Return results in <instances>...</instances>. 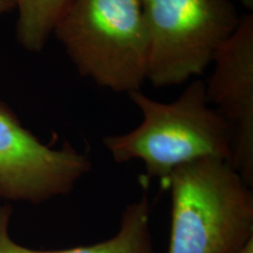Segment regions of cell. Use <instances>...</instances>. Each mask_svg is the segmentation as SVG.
I'll return each instance as SVG.
<instances>
[{
    "label": "cell",
    "instance_id": "cell-8",
    "mask_svg": "<svg viewBox=\"0 0 253 253\" xmlns=\"http://www.w3.org/2000/svg\"><path fill=\"white\" fill-rule=\"evenodd\" d=\"M72 0H15L18 9L17 38L30 52L39 53L54 31Z\"/></svg>",
    "mask_w": 253,
    "mask_h": 253
},
{
    "label": "cell",
    "instance_id": "cell-6",
    "mask_svg": "<svg viewBox=\"0 0 253 253\" xmlns=\"http://www.w3.org/2000/svg\"><path fill=\"white\" fill-rule=\"evenodd\" d=\"M205 84L208 102L229 125L233 138L232 166L253 184V14L240 17L235 33L217 50Z\"/></svg>",
    "mask_w": 253,
    "mask_h": 253
},
{
    "label": "cell",
    "instance_id": "cell-9",
    "mask_svg": "<svg viewBox=\"0 0 253 253\" xmlns=\"http://www.w3.org/2000/svg\"><path fill=\"white\" fill-rule=\"evenodd\" d=\"M14 8H17L15 0H0V15L11 12Z\"/></svg>",
    "mask_w": 253,
    "mask_h": 253
},
{
    "label": "cell",
    "instance_id": "cell-7",
    "mask_svg": "<svg viewBox=\"0 0 253 253\" xmlns=\"http://www.w3.org/2000/svg\"><path fill=\"white\" fill-rule=\"evenodd\" d=\"M12 208L0 205V253H157L150 232V204L147 192L123 211L118 232L93 245L58 251H41L18 244L9 236Z\"/></svg>",
    "mask_w": 253,
    "mask_h": 253
},
{
    "label": "cell",
    "instance_id": "cell-4",
    "mask_svg": "<svg viewBox=\"0 0 253 253\" xmlns=\"http://www.w3.org/2000/svg\"><path fill=\"white\" fill-rule=\"evenodd\" d=\"M149 33L147 81L155 87L199 77L240 21L231 0H143Z\"/></svg>",
    "mask_w": 253,
    "mask_h": 253
},
{
    "label": "cell",
    "instance_id": "cell-11",
    "mask_svg": "<svg viewBox=\"0 0 253 253\" xmlns=\"http://www.w3.org/2000/svg\"><path fill=\"white\" fill-rule=\"evenodd\" d=\"M238 1L243 6H244L245 8H248V9H250V11H252V8H253V0H238Z\"/></svg>",
    "mask_w": 253,
    "mask_h": 253
},
{
    "label": "cell",
    "instance_id": "cell-3",
    "mask_svg": "<svg viewBox=\"0 0 253 253\" xmlns=\"http://www.w3.org/2000/svg\"><path fill=\"white\" fill-rule=\"evenodd\" d=\"M53 33L79 74L99 86L129 94L147 81L143 0H72Z\"/></svg>",
    "mask_w": 253,
    "mask_h": 253
},
{
    "label": "cell",
    "instance_id": "cell-10",
    "mask_svg": "<svg viewBox=\"0 0 253 253\" xmlns=\"http://www.w3.org/2000/svg\"><path fill=\"white\" fill-rule=\"evenodd\" d=\"M238 253H253V238L250 239Z\"/></svg>",
    "mask_w": 253,
    "mask_h": 253
},
{
    "label": "cell",
    "instance_id": "cell-5",
    "mask_svg": "<svg viewBox=\"0 0 253 253\" xmlns=\"http://www.w3.org/2000/svg\"><path fill=\"white\" fill-rule=\"evenodd\" d=\"M91 167L68 142L60 149L41 143L0 101V198L42 204L72 192Z\"/></svg>",
    "mask_w": 253,
    "mask_h": 253
},
{
    "label": "cell",
    "instance_id": "cell-2",
    "mask_svg": "<svg viewBox=\"0 0 253 253\" xmlns=\"http://www.w3.org/2000/svg\"><path fill=\"white\" fill-rule=\"evenodd\" d=\"M171 191L168 253H238L253 238L251 186L229 162L203 158L182 166Z\"/></svg>",
    "mask_w": 253,
    "mask_h": 253
},
{
    "label": "cell",
    "instance_id": "cell-1",
    "mask_svg": "<svg viewBox=\"0 0 253 253\" xmlns=\"http://www.w3.org/2000/svg\"><path fill=\"white\" fill-rule=\"evenodd\" d=\"M129 97L143 120L134 130L103 138L115 162L141 161L148 178L162 183L177 168L203 158H220L231 164L232 132L208 102L203 81L190 82L170 103L158 102L141 90L131 91Z\"/></svg>",
    "mask_w": 253,
    "mask_h": 253
}]
</instances>
